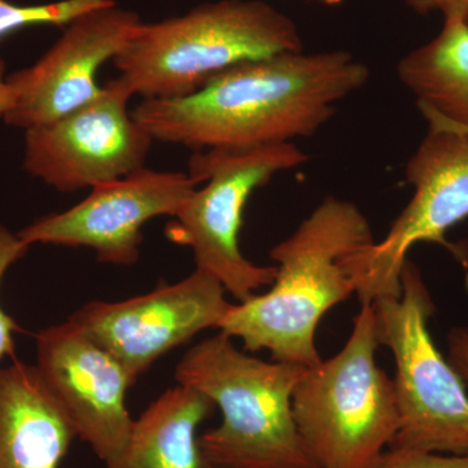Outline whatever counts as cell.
Listing matches in <instances>:
<instances>
[{"label": "cell", "instance_id": "e0dca14e", "mask_svg": "<svg viewBox=\"0 0 468 468\" xmlns=\"http://www.w3.org/2000/svg\"><path fill=\"white\" fill-rule=\"evenodd\" d=\"M113 0H58L48 5H20L0 0V38L33 26L66 27L80 15Z\"/></svg>", "mask_w": 468, "mask_h": 468}, {"label": "cell", "instance_id": "ffe728a7", "mask_svg": "<svg viewBox=\"0 0 468 468\" xmlns=\"http://www.w3.org/2000/svg\"><path fill=\"white\" fill-rule=\"evenodd\" d=\"M448 360L468 387V326H458L449 332Z\"/></svg>", "mask_w": 468, "mask_h": 468}, {"label": "cell", "instance_id": "cb8c5ba5", "mask_svg": "<svg viewBox=\"0 0 468 468\" xmlns=\"http://www.w3.org/2000/svg\"><path fill=\"white\" fill-rule=\"evenodd\" d=\"M314 2H318L320 5H328V7H335V5H341L344 0H314Z\"/></svg>", "mask_w": 468, "mask_h": 468}, {"label": "cell", "instance_id": "9a60e30c", "mask_svg": "<svg viewBox=\"0 0 468 468\" xmlns=\"http://www.w3.org/2000/svg\"><path fill=\"white\" fill-rule=\"evenodd\" d=\"M215 408L199 390L169 388L134 419L124 448L106 468H217L203 457L198 436Z\"/></svg>", "mask_w": 468, "mask_h": 468}, {"label": "cell", "instance_id": "ba28073f", "mask_svg": "<svg viewBox=\"0 0 468 468\" xmlns=\"http://www.w3.org/2000/svg\"><path fill=\"white\" fill-rule=\"evenodd\" d=\"M411 199L381 241L344 260L360 303L401 297L402 270L412 246L445 242V233L468 218V138L428 128L409 159Z\"/></svg>", "mask_w": 468, "mask_h": 468}, {"label": "cell", "instance_id": "2e32d148", "mask_svg": "<svg viewBox=\"0 0 468 468\" xmlns=\"http://www.w3.org/2000/svg\"><path fill=\"white\" fill-rule=\"evenodd\" d=\"M428 128L468 138V26L445 21L441 32L397 66Z\"/></svg>", "mask_w": 468, "mask_h": 468}, {"label": "cell", "instance_id": "4fadbf2b", "mask_svg": "<svg viewBox=\"0 0 468 468\" xmlns=\"http://www.w3.org/2000/svg\"><path fill=\"white\" fill-rule=\"evenodd\" d=\"M37 371L72 421L77 437L103 463L124 448L134 419L126 392L135 381L119 360L69 320L37 335Z\"/></svg>", "mask_w": 468, "mask_h": 468}, {"label": "cell", "instance_id": "6da1fadb", "mask_svg": "<svg viewBox=\"0 0 468 468\" xmlns=\"http://www.w3.org/2000/svg\"><path fill=\"white\" fill-rule=\"evenodd\" d=\"M368 79L347 51L288 52L237 64L187 97L144 100L132 116L154 141L196 151L288 144L315 134Z\"/></svg>", "mask_w": 468, "mask_h": 468}, {"label": "cell", "instance_id": "8992f818", "mask_svg": "<svg viewBox=\"0 0 468 468\" xmlns=\"http://www.w3.org/2000/svg\"><path fill=\"white\" fill-rule=\"evenodd\" d=\"M378 344L396 362L399 430L390 449L439 454H468L466 385L431 337L428 322L435 306L419 268L408 260L401 297L372 303Z\"/></svg>", "mask_w": 468, "mask_h": 468}, {"label": "cell", "instance_id": "7c38bea8", "mask_svg": "<svg viewBox=\"0 0 468 468\" xmlns=\"http://www.w3.org/2000/svg\"><path fill=\"white\" fill-rule=\"evenodd\" d=\"M133 11L112 2L80 15L33 66L7 76L11 106L5 124L29 129L54 122L100 97L97 73L141 26Z\"/></svg>", "mask_w": 468, "mask_h": 468}, {"label": "cell", "instance_id": "44dd1931", "mask_svg": "<svg viewBox=\"0 0 468 468\" xmlns=\"http://www.w3.org/2000/svg\"><path fill=\"white\" fill-rule=\"evenodd\" d=\"M435 5L445 21H457L468 26V0H435Z\"/></svg>", "mask_w": 468, "mask_h": 468}, {"label": "cell", "instance_id": "9c48e42d", "mask_svg": "<svg viewBox=\"0 0 468 468\" xmlns=\"http://www.w3.org/2000/svg\"><path fill=\"white\" fill-rule=\"evenodd\" d=\"M132 97L117 76L85 106L27 129L24 169L58 192H76L144 167L154 140L129 112Z\"/></svg>", "mask_w": 468, "mask_h": 468}, {"label": "cell", "instance_id": "3957f363", "mask_svg": "<svg viewBox=\"0 0 468 468\" xmlns=\"http://www.w3.org/2000/svg\"><path fill=\"white\" fill-rule=\"evenodd\" d=\"M306 369L257 358L220 331L190 347L176 366V383L207 396L223 417L199 436L203 457L217 468H318L292 411Z\"/></svg>", "mask_w": 468, "mask_h": 468}, {"label": "cell", "instance_id": "603a6c76", "mask_svg": "<svg viewBox=\"0 0 468 468\" xmlns=\"http://www.w3.org/2000/svg\"><path fill=\"white\" fill-rule=\"evenodd\" d=\"M406 3L421 15L430 14V12L435 11V0H405Z\"/></svg>", "mask_w": 468, "mask_h": 468}, {"label": "cell", "instance_id": "7402d4cb", "mask_svg": "<svg viewBox=\"0 0 468 468\" xmlns=\"http://www.w3.org/2000/svg\"><path fill=\"white\" fill-rule=\"evenodd\" d=\"M9 106H11V92H9L7 76H5V63L0 58V116H5Z\"/></svg>", "mask_w": 468, "mask_h": 468}, {"label": "cell", "instance_id": "d6986e66", "mask_svg": "<svg viewBox=\"0 0 468 468\" xmlns=\"http://www.w3.org/2000/svg\"><path fill=\"white\" fill-rule=\"evenodd\" d=\"M368 468H468V454L445 455L388 448Z\"/></svg>", "mask_w": 468, "mask_h": 468}, {"label": "cell", "instance_id": "7a4b0ae2", "mask_svg": "<svg viewBox=\"0 0 468 468\" xmlns=\"http://www.w3.org/2000/svg\"><path fill=\"white\" fill-rule=\"evenodd\" d=\"M367 218L354 203L326 197L270 251L277 263L270 292L232 304L218 331L243 350L270 351L275 362L315 367L320 320L356 292L344 260L374 242Z\"/></svg>", "mask_w": 468, "mask_h": 468}, {"label": "cell", "instance_id": "30bf717a", "mask_svg": "<svg viewBox=\"0 0 468 468\" xmlns=\"http://www.w3.org/2000/svg\"><path fill=\"white\" fill-rule=\"evenodd\" d=\"M232 304L223 284L196 268L176 284L131 300L89 302L68 320L119 360L137 383L175 347L206 329H218Z\"/></svg>", "mask_w": 468, "mask_h": 468}, {"label": "cell", "instance_id": "5b68a950", "mask_svg": "<svg viewBox=\"0 0 468 468\" xmlns=\"http://www.w3.org/2000/svg\"><path fill=\"white\" fill-rule=\"evenodd\" d=\"M372 303H362L340 353L307 368L295 385L292 411L318 468H368L399 430L392 378L378 367Z\"/></svg>", "mask_w": 468, "mask_h": 468}, {"label": "cell", "instance_id": "52a82bcc", "mask_svg": "<svg viewBox=\"0 0 468 468\" xmlns=\"http://www.w3.org/2000/svg\"><path fill=\"white\" fill-rule=\"evenodd\" d=\"M307 160L309 155L292 143L197 151L187 174L206 186L197 187L165 234L189 246L196 268L214 276L237 301L249 300L258 289L273 284L277 268L257 266L243 257V209L258 187Z\"/></svg>", "mask_w": 468, "mask_h": 468}, {"label": "cell", "instance_id": "ac0fdd59", "mask_svg": "<svg viewBox=\"0 0 468 468\" xmlns=\"http://www.w3.org/2000/svg\"><path fill=\"white\" fill-rule=\"evenodd\" d=\"M29 246L17 234L12 233L7 227L0 224V284L8 268L24 257ZM18 331L16 322L5 314L0 306V360L5 356H14L15 332Z\"/></svg>", "mask_w": 468, "mask_h": 468}, {"label": "cell", "instance_id": "277c9868", "mask_svg": "<svg viewBox=\"0 0 468 468\" xmlns=\"http://www.w3.org/2000/svg\"><path fill=\"white\" fill-rule=\"evenodd\" d=\"M303 51L291 17L263 0H220L138 27L113 64L133 95L172 100L237 64Z\"/></svg>", "mask_w": 468, "mask_h": 468}, {"label": "cell", "instance_id": "5bb4252c", "mask_svg": "<svg viewBox=\"0 0 468 468\" xmlns=\"http://www.w3.org/2000/svg\"><path fill=\"white\" fill-rule=\"evenodd\" d=\"M76 437L36 366L0 368V468H58Z\"/></svg>", "mask_w": 468, "mask_h": 468}, {"label": "cell", "instance_id": "8fae6325", "mask_svg": "<svg viewBox=\"0 0 468 468\" xmlns=\"http://www.w3.org/2000/svg\"><path fill=\"white\" fill-rule=\"evenodd\" d=\"M198 185L185 172L143 167L92 187L84 201L39 218L17 236L29 248L34 243L89 248L101 263L133 266L144 224L165 215L175 218Z\"/></svg>", "mask_w": 468, "mask_h": 468}]
</instances>
